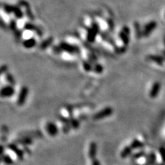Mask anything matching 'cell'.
Masks as SVG:
<instances>
[{"label":"cell","mask_w":165,"mask_h":165,"mask_svg":"<svg viewBox=\"0 0 165 165\" xmlns=\"http://www.w3.org/2000/svg\"><path fill=\"white\" fill-rule=\"evenodd\" d=\"M100 32V28L98 24L92 23V26L87 30V40L89 43H94L96 41V38Z\"/></svg>","instance_id":"obj_1"},{"label":"cell","mask_w":165,"mask_h":165,"mask_svg":"<svg viewBox=\"0 0 165 165\" xmlns=\"http://www.w3.org/2000/svg\"><path fill=\"white\" fill-rule=\"evenodd\" d=\"M63 52H66L70 55H78L81 52L80 48L77 46L72 45L66 42H61L59 44Z\"/></svg>","instance_id":"obj_2"},{"label":"cell","mask_w":165,"mask_h":165,"mask_svg":"<svg viewBox=\"0 0 165 165\" xmlns=\"http://www.w3.org/2000/svg\"><path fill=\"white\" fill-rule=\"evenodd\" d=\"M113 112V110L111 107H106V108H103V110L98 111V112L95 113L93 116L92 118L94 120H99L103 119V118H106L108 117H110V116L112 115Z\"/></svg>","instance_id":"obj_3"},{"label":"cell","mask_w":165,"mask_h":165,"mask_svg":"<svg viewBox=\"0 0 165 165\" xmlns=\"http://www.w3.org/2000/svg\"><path fill=\"white\" fill-rule=\"evenodd\" d=\"M29 94V89L26 86H23L19 93L17 103L19 106H23L26 101L27 97Z\"/></svg>","instance_id":"obj_4"},{"label":"cell","mask_w":165,"mask_h":165,"mask_svg":"<svg viewBox=\"0 0 165 165\" xmlns=\"http://www.w3.org/2000/svg\"><path fill=\"white\" fill-rule=\"evenodd\" d=\"M66 110L67 111V112H68V118L69 119V122H70L72 128L73 129H78L80 127V122L78 119H76V118L74 117L72 107L71 105H67L66 107Z\"/></svg>","instance_id":"obj_5"},{"label":"cell","mask_w":165,"mask_h":165,"mask_svg":"<svg viewBox=\"0 0 165 165\" xmlns=\"http://www.w3.org/2000/svg\"><path fill=\"white\" fill-rule=\"evenodd\" d=\"M57 118L58 120H59L63 124V127H62V131L65 134H67L70 131V130L72 129L71 127L70 122H69V118H67L66 116H63L62 115L58 114L57 115Z\"/></svg>","instance_id":"obj_6"},{"label":"cell","mask_w":165,"mask_h":165,"mask_svg":"<svg viewBox=\"0 0 165 165\" xmlns=\"http://www.w3.org/2000/svg\"><path fill=\"white\" fill-rule=\"evenodd\" d=\"M7 147H8L9 150H10L11 152H13L14 153H15V155L17 156V158L19 160H23V159H24V158L25 152H24V150L21 149L19 148L17 145H16L15 143H13L8 145Z\"/></svg>","instance_id":"obj_7"},{"label":"cell","mask_w":165,"mask_h":165,"mask_svg":"<svg viewBox=\"0 0 165 165\" xmlns=\"http://www.w3.org/2000/svg\"><path fill=\"white\" fill-rule=\"evenodd\" d=\"M15 93V90L14 88V86L8 85L2 87L1 92H0V95L1 98H9V97L14 96Z\"/></svg>","instance_id":"obj_8"},{"label":"cell","mask_w":165,"mask_h":165,"mask_svg":"<svg viewBox=\"0 0 165 165\" xmlns=\"http://www.w3.org/2000/svg\"><path fill=\"white\" fill-rule=\"evenodd\" d=\"M20 137H28V138H43V134L41 130H34V131H28L22 132L19 134Z\"/></svg>","instance_id":"obj_9"},{"label":"cell","mask_w":165,"mask_h":165,"mask_svg":"<svg viewBox=\"0 0 165 165\" xmlns=\"http://www.w3.org/2000/svg\"><path fill=\"white\" fill-rule=\"evenodd\" d=\"M157 22L155 21H151L147 23L143 28V37H147L152 34V32L157 28Z\"/></svg>","instance_id":"obj_10"},{"label":"cell","mask_w":165,"mask_h":165,"mask_svg":"<svg viewBox=\"0 0 165 165\" xmlns=\"http://www.w3.org/2000/svg\"><path fill=\"white\" fill-rule=\"evenodd\" d=\"M46 129L48 135L51 136H57L59 132V129L57 125L52 122H48L46 125Z\"/></svg>","instance_id":"obj_11"},{"label":"cell","mask_w":165,"mask_h":165,"mask_svg":"<svg viewBox=\"0 0 165 165\" xmlns=\"http://www.w3.org/2000/svg\"><path fill=\"white\" fill-rule=\"evenodd\" d=\"M13 143H15L16 145H22L23 147H28V146L32 145L33 143V139L28 138V137H19V138L14 140Z\"/></svg>","instance_id":"obj_12"},{"label":"cell","mask_w":165,"mask_h":165,"mask_svg":"<svg viewBox=\"0 0 165 165\" xmlns=\"http://www.w3.org/2000/svg\"><path fill=\"white\" fill-rule=\"evenodd\" d=\"M97 154V144L95 142H92L89 146L88 150V157L90 160H94L96 158Z\"/></svg>","instance_id":"obj_13"},{"label":"cell","mask_w":165,"mask_h":165,"mask_svg":"<svg viewBox=\"0 0 165 165\" xmlns=\"http://www.w3.org/2000/svg\"><path fill=\"white\" fill-rule=\"evenodd\" d=\"M160 90V84L158 82H155L152 85V89L150 90L149 96L151 98H155L158 94Z\"/></svg>","instance_id":"obj_14"},{"label":"cell","mask_w":165,"mask_h":165,"mask_svg":"<svg viewBox=\"0 0 165 165\" xmlns=\"http://www.w3.org/2000/svg\"><path fill=\"white\" fill-rule=\"evenodd\" d=\"M24 29L28 30V31H34L37 32V34L39 37L42 36V32L39 28L35 26L34 24H31V23H27L24 25Z\"/></svg>","instance_id":"obj_15"},{"label":"cell","mask_w":165,"mask_h":165,"mask_svg":"<svg viewBox=\"0 0 165 165\" xmlns=\"http://www.w3.org/2000/svg\"><path fill=\"white\" fill-rule=\"evenodd\" d=\"M37 44V41L34 38H30L28 39H25L23 42V46L26 49H31L34 48Z\"/></svg>","instance_id":"obj_16"},{"label":"cell","mask_w":165,"mask_h":165,"mask_svg":"<svg viewBox=\"0 0 165 165\" xmlns=\"http://www.w3.org/2000/svg\"><path fill=\"white\" fill-rule=\"evenodd\" d=\"M132 150L133 149H132V148L130 147V146H126V147H125L124 149L121 151V152H120V157H121L122 158L125 159L131 156L132 154Z\"/></svg>","instance_id":"obj_17"},{"label":"cell","mask_w":165,"mask_h":165,"mask_svg":"<svg viewBox=\"0 0 165 165\" xmlns=\"http://www.w3.org/2000/svg\"><path fill=\"white\" fill-rule=\"evenodd\" d=\"M130 147L132 148V149H140L144 147V144L138 139H134L130 144Z\"/></svg>","instance_id":"obj_18"},{"label":"cell","mask_w":165,"mask_h":165,"mask_svg":"<svg viewBox=\"0 0 165 165\" xmlns=\"http://www.w3.org/2000/svg\"><path fill=\"white\" fill-rule=\"evenodd\" d=\"M147 59L151 61L155 62L158 64L162 65L163 63V59L160 56H156V55H149L148 56Z\"/></svg>","instance_id":"obj_19"},{"label":"cell","mask_w":165,"mask_h":165,"mask_svg":"<svg viewBox=\"0 0 165 165\" xmlns=\"http://www.w3.org/2000/svg\"><path fill=\"white\" fill-rule=\"evenodd\" d=\"M135 31H136V37L138 39H140L141 37H143V30H142L140 25L138 22H136L134 24Z\"/></svg>","instance_id":"obj_20"},{"label":"cell","mask_w":165,"mask_h":165,"mask_svg":"<svg viewBox=\"0 0 165 165\" xmlns=\"http://www.w3.org/2000/svg\"><path fill=\"white\" fill-rule=\"evenodd\" d=\"M119 37L120 40L122 41L123 44H124L125 46L128 45L129 43V35H128V34H126L123 31H121L119 33Z\"/></svg>","instance_id":"obj_21"},{"label":"cell","mask_w":165,"mask_h":165,"mask_svg":"<svg viewBox=\"0 0 165 165\" xmlns=\"http://www.w3.org/2000/svg\"><path fill=\"white\" fill-rule=\"evenodd\" d=\"M53 42V38L52 37H49L46 40H44L40 44V48L41 50H45L46 48H48L50 46H51V44Z\"/></svg>","instance_id":"obj_22"},{"label":"cell","mask_w":165,"mask_h":165,"mask_svg":"<svg viewBox=\"0 0 165 165\" xmlns=\"http://www.w3.org/2000/svg\"><path fill=\"white\" fill-rule=\"evenodd\" d=\"M92 66H93V72H94V73L98 74L103 73L104 68L102 66L101 64H100L99 63L96 62L95 63L92 64Z\"/></svg>","instance_id":"obj_23"},{"label":"cell","mask_w":165,"mask_h":165,"mask_svg":"<svg viewBox=\"0 0 165 165\" xmlns=\"http://www.w3.org/2000/svg\"><path fill=\"white\" fill-rule=\"evenodd\" d=\"M13 13L17 19H22L24 16V13H22V10L19 6H13Z\"/></svg>","instance_id":"obj_24"},{"label":"cell","mask_w":165,"mask_h":165,"mask_svg":"<svg viewBox=\"0 0 165 165\" xmlns=\"http://www.w3.org/2000/svg\"><path fill=\"white\" fill-rule=\"evenodd\" d=\"M83 67L84 70L87 72H90L93 71V66L88 60H83L82 62Z\"/></svg>","instance_id":"obj_25"},{"label":"cell","mask_w":165,"mask_h":165,"mask_svg":"<svg viewBox=\"0 0 165 165\" xmlns=\"http://www.w3.org/2000/svg\"><path fill=\"white\" fill-rule=\"evenodd\" d=\"M145 151L140 150V151H138V152L132 153L131 156H130V158H131V160H138V159L144 157V156H145Z\"/></svg>","instance_id":"obj_26"},{"label":"cell","mask_w":165,"mask_h":165,"mask_svg":"<svg viewBox=\"0 0 165 165\" xmlns=\"http://www.w3.org/2000/svg\"><path fill=\"white\" fill-rule=\"evenodd\" d=\"M1 161L6 165H12L14 163L12 158L8 154H4L1 155Z\"/></svg>","instance_id":"obj_27"},{"label":"cell","mask_w":165,"mask_h":165,"mask_svg":"<svg viewBox=\"0 0 165 165\" xmlns=\"http://www.w3.org/2000/svg\"><path fill=\"white\" fill-rule=\"evenodd\" d=\"M5 78L7 82L9 83V85L15 86L16 85V81L13 75L10 72H7L5 74Z\"/></svg>","instance_id":"obj_28"},{"label":"cell","mask_w":165,"mask_h":165,"mask_svg":"<svg viewBox=\"0 0 165 165\" xmlns=\"http://www.w3.org/2000/svg\"><path fill=\"white\" fill-rule=\"evenodd\" d=\"M2 7H3L4 12L7 14L13 13V6L8 5V4H3Z\"/></svg>","instance_id":"obj_29"},{"label":"cell","mask_w":165,"mask_h":165,"mask_svg":"<svg viewBox=\"0 0 165 165\" xmlns=\"http://www.w3.org/2000/svg\"><path fill=\"white\" fill-rule=\"evenodd\" d=\"M52 50H53V52H54L55 54H57V55H60L62 52H63V51L62 50L61 48L60 47V46H53Z\"/></svg>","instance_id":"obj_30"},{"label":"cell","mask_w":165,"mask_h":165,"mask_svg":"<svg viewBox=\"0 0 165 165\" xmlns=\"http://www.w3.org/2000/svg\"><path fill=\"white\" fill-rule=\"evenodd\" d=\"M25 13H26L27 14V16L28 17V18L30 19L31 20H33L34 19V15H32V13L31 12V9H30V6L29 7H27V8H25Z\"/></svg>","instance_id":"obj_31"},{"label":"cell","mask_w":165,"mask_h":165,"mask_svg":"<svg viewBox=\"0 0 165 165\" xmlns=\"http://www.w3.org/2000/svg\"><path fill=\"white\" fill-rule=\"evenodd\" d=\"M10 28L13 31H15L17 30V23L15 20H12L10 23Z\"/></svg>","instance_id":"obj_32"},{"label":"cell","mask_w":165,"mask_h":165,"mask_svg":"<svg viewBox=\"0 0 165 165\" xmlns=\"http://www.w3.org/2000/svg\"><path fill=\"white\" fill-rule=\"evenodd\" d=\"M8 67L6 65H2L1 67V74H6L7 72H8Z\"/></svg>","instance_id":"obj_33"},{"label":"cell","mask_w":165,"mask_h":165,"mask_svg":"<svg viewBox=\"0 0 165 165\" xmlns=\"http://www.w3.org/2000/svg\"><path fill=\"white\" fill-rule=\"evenodd\" d=\"M15 34L16 38H17V39H19L21 38V37H22V32H21L19 30H18V29H17L15 31Z\"/></svg>","instance_id":"obj_34"},{"label":"cell","mask_w":165,"mask_h":165,"mask_svg":"<svg viewBox=\"0 0 165 165\" xmlns=\"http://www.w3.org/2000/svg\"><path fill=\"white\" fill-rule=\"evenodd\" d=\"M108 24L109 25V28H110V29L111 30V31H113V22L111 19H110V20H108Z\"/></svg>","instance_id":"obj_35"},{"label":"cell","mask_w":165,"mask_h":165,"mask_svg":"<svg viewBox=\"0 0 165 165\" xmlns=\"http://www.w3.org/2000/svg\"><path fill=\"white\" fill-rule=\"evenodd\" d=\"M92 165H101V162L99 160H97L96 158L92 160Z\"/></svg>","instance_id":"obj_36"},{"label":"cell","mask_w":165,"mask_h":165,"mask_svg":"<svg viewBox=\"0 0 165 165\" xmlns=\"http://www.w3.org/2000/svg\"><path fill=\"white\" fill-rule=\"evenodd\" d=\"M124 32H125V33L128 34V35H129V34H130V30L129 28L127 26H125L124 28H122V31Z\"/></svg>","instance_id":"obj_37"},{"label":"cell","mask_w":165,"mask_h":165,"mask_svg":"<svg viewBox=\"0 0 165 165\" xmlns=\"http://www.w3.org/2000/svg\"><path fill=\"white\" fill-rule=\"evenodd\" d=\"M23 150H24V152L25 153H28V154H31V151L29 149L28 147H24V149H23Z\"/></svg>","instance_id":"obj_38"},{"label":"cell","mask_w":165,"mask_h":165,"mask_svg":"<svg viewBox=\"0 0 165 165\" xmlns=\"http://www.w3.org/2000/svg\"><path fill=\"white\" fill-rule=\"evenodd\" d=\"M4 149H4V147L3 145H1V155H3L4 154Z\"/></svg>","instance_id":"obj_39"},{"label":"cell","mask_w":165,"mask_h":165,"mask_svg":"<svg viewBox=\"0 0 165 165\" xmlns=\"http://www.w3.org/2000/svg\"><path fill=\"white\" fill-rule=\"evenodd\" d=\"M164 44H165V39H164Z\"/></svg>","instance_id":"obj_40"},{"label":"cell","mask_w":165,"mask_h":165,"mask_svg":"<svg viewBox=\"0 0 165 165\" xmlns=\"http://www.w3.org/2000/svg\"><path fill=\"white\" fill-rule=\"evenodd\" d=\"M164 17H165V15H164Z\"/></svg>","instance_id":"obj_41"}]
</instances>
